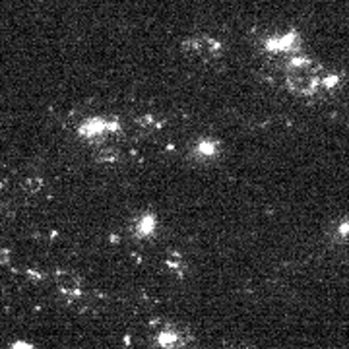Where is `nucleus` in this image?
I'll return each instance as SVG.
<instances>
[{
	"mask_svg": "<svg viewBox=\"0 0 349 349\" xmlns=\"http://www.w3.org/2000/svg\"><path fill=\"white\" fill-rule=\"evenodd\" d=\"M12 349H33L30 344H26V342H18V344H14Z\"/></svg>",
	"mask_w": 349,
	"mask_h": 349,
	"instance_id": "1",
	"label": "nucleus"
}]
</instances>
